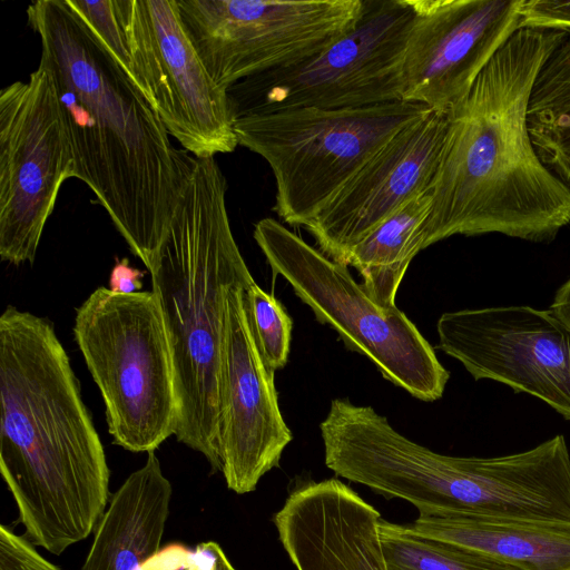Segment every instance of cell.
<instances>
[{"instance_id":"44dd1931","label":"cell","mask_w":570,"mask_h":570,"mask_svg":"<svg viewBox=\"0 0 570 570\" xmlns=\"http://www.w3.org/2000/svg\"><path fill=\"white\" fill-rule=\"evenodd\" d=\"M386 570H523L491 556L414 532L407 524L380 519Z\"/></svg>"},{"instance_id":"ba28073f","label":"cell","mask_w":570,"mask_h":570,"mask_svg":"<svg viewBox=\"0 0 570 570\" xmlns=\"http://www.w3.org/2000/svg\"><path fill=\"white\" fill-rule=\"evenodd\" d=\"M409 0H365L355 27L295 65L244 79L227 91L235 117L302 108L350 109L402 100Z\"/></svg>"},{"instance_id":"3957f363","label":"cell","mask_w":570,"mask_h":570,"mask_svg":"<svg viewBox=\"0 0 570 570\" xmlns=\"http://www.w3.org/2000/svg\"><path fill=\"white\" fill-rule=\"evenodd\" d=\"M0 472L24 537L60 556L91 534L110 470L79 381L46 317L0 316Z\"/></svg>"},{"instance_id":"ac0fdd59","label":"cell","mask_w":570,"mask_h":570,"mask_svg":"<svg viewBox=\"0 0 570 570\" xmlns=\"http://www.w3.org/2000/svg\"><path fill=\"white\" fill-rule=\"evenodd\" d=\"M414 532L491 556L523 570H570V524L450 514L417 517Z\"/></svg>"},{"instance_id":"7402d4cb","label":"cell","mask_w":570,"mask_h":570,"mask_svg":"<svg viewBox=\"0 0 570 570\" xmlns=\"http://www.w3.org/2000/svg\"><path fill=\"white\" fill-rule=\"evenodd\" d=\"M245 305L264 363L273 372L283 368L291 351L292 317L283 304L255 281L245 288Z\"/></svg>"},{"instance_id":"d4e9b609","label":"cell","mask_w":570,"mask_h":570,"mask_svg":"<svg viewBox=\"0 0 570 570\" xmlns=\"http://www.w3.org/2000/svg\"><path fill=\"white\" fill-rule=\"evenodd\" d=\"M183 570H236L230 560L214 541L203 542L190 552Z\"/></svg>"},{"instance_id":"8992f818","label":"cell","mask_w":570,"mask_h":570,"mask_svg":"<svg viewBox=\"0 0 570 570\" xmlns=\"http://www.w3.org/2000/svg\"><path fill=\"white\" fill-rule=\"evenodd\" d=\"M432 109L393 101L363 108H302L236 117L238 145L263 157L276 183L273 210L306 226L395 134Z\"/></svg>"},{"instance_id":"52a82bcc","label":"cell","mask_w":570,"mask_h":570,"mask_svg":"<svg viewBox=\"0 0 570 570\" xmlns=\"http://www.w3.org/2000/svg\"><path fill=\"white\" fill-rule=\"evenodd\" d=\"M254 239L274 274L292 286L316 320L344 345L366 356L394 385L432 402L442 397L450 373L415 324L397 307H381L346 265L307 244L278 220L254 226Z\"/></svg>"},{"instance_id":"d6986e66","label":"cell","mask_w":570,"mask_h":570,"mask_svg":"<svg viewBox=\"0 0 570 570\" xmlns=\"http://www.w3.org/2000/svg\"><path fill=\"white\" fill-rule=\"evenodd\" d=\"M431 188L385 218L346 258L363 278V287L383 308L396 307L395 297L414 256L424 249L423 229L431 209Z\"/></svg>"},{"instance_id":"7a4b0ae2","label":"cell","mask_w":570,"mask_h":570,"mask_svg":"<svg viewBox=\"0 0 570 570\" xmlns=\"http://www.w3.org/2000/svg\"><path fill=\"white\" fill-rule=\"evenodd\" d=\"M567 33L520 28L448 114L424 248L454 235L550 242L570 224V188L542 163L528 128L535 79Z\"/></svg>"},{"instance_id":"5b68a950","label":"cell","mask_w":570,"mask_h":570,"mask_svg":"<svg viewBox=\"0 0 570 570\" xmlns=\"http://www.w3.org/2000/svg\"><path fill=\"white\" fill-rule=\"evenodd\" d=\"M73 334L104 400L112 443L148 453L175 435V368L156 294L99 286L77 308Z\"/></svg>"},{"instance_id":"603a6c76","label":"cell","mask_w":570,"mask_h":570,"mask_svg":"<svg viewBox=\"0 0 570 570\" xmlns=\"http://www.w3.org/2000/svg\"><path fill=\"white\" fill-rule=\"evenodd\" d=\"M68 2L129 76V55L115 0Z\"/></svg>"},{"instance_id":"9a60e30c","label":"cell","mask_w":570,"mask_h":570,"mask_svg":"<svg viewBox=\"0 0 570 570\" xmlns=\"http://www.w3.org/2000/svg\"><path fill=\"white\" fill-rule=\"evenodd\" d=\"M448 114L431 110L383 145L305 226L320 250L346 265L352 248L430 187Z\"/></svg>"},{"instance_id":"e0dca14e","label":"cell","mask_w":570,"mask_h":570,"mask_svg":"<svg viewBox=\"0 0 570 570\" xmlns=\"http://www.w3.org/2000/svg\"><path fill=\"white\" fill-rule=\"evenodd\" d=\"M173 494L155 451L112 493L80 570H151Z\"/></svg>"},{"instance_id":"277c9868","label":"cell","mask_w":570,"mask_h":570,"mask_svg":"<svg viewBox=\"0 0 570 570\" xmlns=\"http://www.w3.org/2000/svg\"><path fill=\"white\" fill-rule=\"evenodd\" d=\"M215 158L190 170L150 271L175 368L178 442L222 471L223 350L229 291L254 281L234 238Z\"/></svg>"},{"instance_id":"4316f807","label":"cell","mask_w":570,"mask_h":570,"mask_svg":"<svg viewBox=\"0 0 570 570\" xmlns=\"http://www.w3.org/2000/svg\"><path fill=\"white\" fill-rule=\"evenodd\" d=\"M550 309L570 327V278L557 291Z\"/></svg>"},{"instance_id":"2e32d148","label":"cell","mask_w":570,"mask_h":570,"mask_svg":"<svg viewBox=\"0 0 570 570\" xmlns=\"http://www.w3.org/2000/svg\"><path fill=\"white\" fill-rule=\"evenodd\" d=\"M380 519L372 504L332 478L292 489L273 523L296 570H386Z\"/></svg>"},{"instance_id":"4fadbf2b","label":"cell","mask_w":570,"mask_h":570,"mask_svg":"<svg viewBox=\"0 0 570 570\" xmlns=\"http://www.w3.org/2000/svg\"><path fill=\"white\" fill-rule=\"evenodd\" d=\"M402 100L449 114L521 28L523 0H409Z\"/></svg>"},{"instance_id":"484cf974","label":"cell","mask_w":570,"mask_h":570,"mask_svg":"<svg viewBox=\"0 0 570 570\" xmlns=\"http://www.w3.org/2000/svg\"><path fill=\"white\" fill-rule=\"evenodd\" d=\"M146 272L130 266L128 258L116 259L109 276V289L118 294H131L141 291Z\"/></svg>"},{"instance_id":"6da1fadb","label":"cell","mask_w":570,"mask_h":570,"mask_svg":"<svg viewBox=\"0 0 570 570\" xmlns=\"http://www.w3.org/2000/svg\"><path fill=\"white\" fill-rule=\"evenodd\" d=\"M53 80L73 178L82 180L130 250L151 269L190 170L148 99L68 0L27 8Z\"/></svg>"},{"instance_id":"8fae6325","label":"cell","mask_w":570,"mask_h":570,"mask_svg":"<svg viewBox=\"0 0 570 570\" xmlns=\"http://www.w3.org/2000/svg\"><path fill=\"white\" fill-rule=\"evenodd\" d=\"M72 151L49 70L0 91V257L32 264L62 184L73 178Z\"/></svg>"},{"instance_id":"ffe728a7","label":"cell","mask_w":570,"mask_h":570,"mask_svg":"<svg viewBox=\"0 0 570 570\" xmlns=\"http://www.w3.org/2000/svg\"><path fill=\"white\" fill-rule=\"evenodd\" d=\"M528 128L542 163L570 188V32L535 79Z\"/></svg>"},{"instance_id":"7c38bea8","label":"cell","mask_w":570,"mask_h":570,"mask_svg":"<svg viewBox=\"0 0 570 570\" xmlns=\"http://www.w3.org/2000/svg\"><path fill=\"white\" fill-rule=\"evenodd\" d=\"M438 348L474 380L532 395L570 421V327L552 309L531 306L443 313Z\"/></svg>"},{"instance_id":"5bb4252c","label":"cell","mask_w":570,"mask_h":570,"mask_svg":"<svg viewBox=\"0 0 570 570\" xmlns=\"http://www.w3.org/2000/svg\"><path fill=\"white\" fill-rule=\"evenodd\" d=\"M239 283L228 293L223 350L220 460L222 474L237 494L253 492L293 440L278 404L275 372L259 353Z\"/></svg>"},{"instance_id":"30bf717a","label":"cell","mask_w":570,"mask_h":570,"mask_svg":"<svg viewBox=\"0 0 570 570\" xmlns=\"http://www.w3.org/2000/svg\"><path fill=\"white\" fill-rule=\"evenodd\" d=\"M129 55V78L184 150L199 159L238 146L228 91L206 70L176 0H115Z\"/></svg>"},{"instance_id":"cb8c5ba5","label":"cell","mask_w":570,"mask_h":570,"mask_svg":"<svg viewBox=\"0 0 570 570\" xmlns=\"http://www.w3.org/2000/svg\"><path fill=\"white\" fill-rule=\"evenodd\" d=\"M0 570H62L46 559L24 535L0 525Z\"/></svg>"},{"instance_id":"9c48e42d","label":"cell","mask_w":570,"mask_h":570,"mask_svg":"<svg viewBox=\"0 0 570 570\" xmlns=\"http://www.w3.org/2000/svg\"><path fill=\"white\" fill-rule=\"evenodd\" d=\"M215 83H235L322 51L352 30L365 0H176Z\"/></svg>"}]
</instances>
